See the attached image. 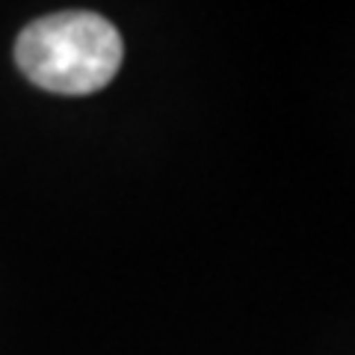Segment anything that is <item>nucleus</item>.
Masks as SVG:
<instances>
[{
    "label": "nucleus",
    "instance_id": "1",
    "mask_svg": "<svg viewBox=\"0 0 355 355\" xmlns=\"http://www.w3.org/2000/svg\"><path fill=\"white\" fill-rule=\"evenodd\" d=\"M121 36L95 12H53L21 30L15 62L30 83L60 95L104 89L121 65Z\"/></svg>",
    "mask_w": 355,
    "mask_h": 355
}]
</instances>
